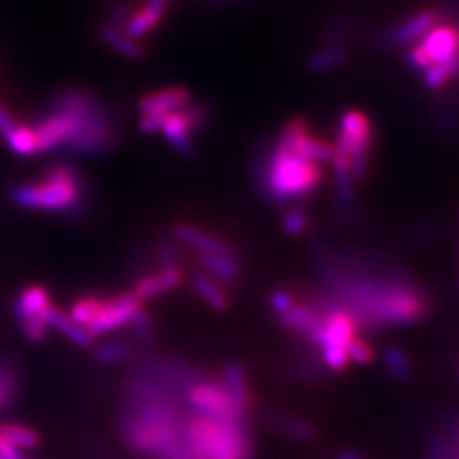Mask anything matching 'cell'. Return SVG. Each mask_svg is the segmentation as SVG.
<instances>
[{
    "label": "cell",
    "instance_id": "1",
    "mask_svg": "<svg viewBox=\"0 0 459 459\" xmlns=\"http://www.w3.org/2000/svg\"><path fill=\"white\" fill-rule=\"evenodd\" d=\"M250 179L263 201L278 210L303 206L324 181V170L298 155L293 148L271 145L257 148L250 160Z\"/></svg>",
    "mask_w": 459,
    "mask_h": 459
},
{
    "label": "cell",
    "instance_id": "2",
    "mask_svg": "<svg viewBox=\"0 0 459 459\" xmlns=\"http://www.w3.org/2000/svg\"><path fill=\"white\" fill-rule=\"evenodd\" d=\"M9 197L22 210L60 213L77 220L89 210L91 184L81 169L60 162L49 165L39 181L14 186Z\"/></svg>",
    "mask_w": 459,
    "mask_h": 459
},
{
    "label": "cell",
    "instance_id": "3",
    "mask_svg": "<svg viewBox=\"0 0 459 459\" xmlns=\"http://www.w3.org/2000/svg\"><path fill=\"white\" fill-rule=\"evenodd\" d=\"M182 441L193 459H248L250 436L244 422L195 413L184 420Z\"/></svg>",
    "mask_w": 459,
    "mask_h": 459
},
{
    "label": "cell",
    "instance_id": "4",
    "mask_svg": "<svg viewBox=\"0 0 459 459\" xmlns=\"http://www.w3.org/2000/svg\"><path fill=\"white\" fill-rule=\"evenodd\" d=\"M373 152V123L358 109L345 111L339 121L337 142L333 153L342 155L349 162L352 181H362L368 174Z\"/></svg>",
    "mask_w": 459,
    "mask_h": 459
},
{
    "label": "cell",
    "instance_id": "5",
    "mask_svg": "<svg viewBox=\"0 0 459 459\" xmlns=\"http://www.w3.org/2000/svg\"><path fill=\"white\" fill-rule=\"evenodd\" d=\"M143 308V301L133 291L119 295L102 296L100 310L96 320L87 327L89 333L96 337H104L121 328L132 325L136 313Z\"/></svg>",
    "mask_w": 459,
    "mask_h": 459
},
{
    "label": "cell",
    "instance_id": "6",
    "mask_svg": "<svg viewBox=\"0 0 459 459\" xmlns=\"http://www.w3.org/2000/svg\"><path fill=\"white\" fill-rule=\"evenodd\" d=\"M184 398L195 413L214 417V419H235L231 411L229 392L221 377L220 379L196 377L186 386Z\"/></svg>",
    "mask_w": 459,
    "mask_h": 459
},
{
    "label": "cell",
    "instance_id": "7",
    "mask_svg": "<svg viewBox=\"0 0 459 459\" xmlns=\"http://www.w3.org/2000/svg\"><path fill=\"white\" fill-rule=\"evenodd\" d=\"M33 132L38 152L65 150L79 132V119L77 116L47 106L45 115L38 119Z\"/></svg>",
    "mask_w": 459,
    "mask_h": 459
},
{
    "label": "cell",
    "instance_id": "8",
    "mask_svg": "<svg viewBox=\"0 0 459 459\" xmlns=\"http://www.w3.org/2000/svg\"><path fill=\"white\" fill-rule=\"evenodd\" d=\"M432 65L449 62L459 55V26L453 24H436L419 43Z\"/></svg>",
    "mask_w": 459,
    "mask_h": 459
},
{
    "label": "cell",
    "instance_id": "9",
    "mask_svg": "<svg viewBox=\"0 0 459 459\" xmlns=\"http://www.w3.org/2000/svg\"><path fill=\"white\" fill-rule=\"evenodd\" d=\"M160 133L165 142L169 143V147L172 148L178 155L186 159H191L195 155L197 134L184 113V108L165 116L164 126Z\"/></svg>",
    "mask_w": 459,
    "mask_h": 459
},
{
    "label": "cell",
    "instance_id": "10",
    "mask_svg": "<svg viewBox=\"0 0 459 459\" xmlns=\"http://www.w3.org/2000/svg\"><path fill=\"white\" fill-rule=\"evenodd\" d=\"M193 100L191 92L184 87H167L152 92L138 100L136 108L143 115H169L186 108Z\"/></svg>",
    "mask_w": 459,
    "mask_h": 459
},
{
    "label": "cell",
    "instance_id": "11",
    "mask_svg": "<svg viewBox=\"0 0 459 459\" xmlns=\"http://www.w3.org/2000/svg\"><path fill=\"white\" fill-rule=\"evenodd\" d=\"M172 235L186 246L196 248L199 254H225L233 252L235 247L229 240L213 235L206 230L197 229L191 223H176L172 227Z\"/></svg>",
    "mask_w": 459,
    "mask_h": 459
},
{
    "label": "cell",
    "instance_id": "12",
    "mask_svg": "<svg viewBox=\"0 0 459 459\" xmlns=\"http://www.w3.org/2000/svg\"><path fill=\"white\" fill-rule=\"evenodd\" d=\"M221 381L229 392L233 417L238 422L247 424V417L250 411V392H248L246 369L240 364H230L223 373Z\"/></svg>",
    "mask_w": 459,
    "mask_h": 459
},
{
    "label": "cell",
    "instance_id": "13",
    "mask_svg": "<svg viewBox=\"0 0 459 459\" xmlns=\"http://www.w3.org/2000/svg\"><path fill=\"white\" fill-rule=\"evenodd\" d=\"M197 263L210 278H213L223 286L237 282L244 273L242 261L237 250L225 254H199Z\"/></svg>",
    "mask_w": 459,
    "mask_h": 459
},
{
    "label": "cell",
    "instance_id": "14",
    "mask_svg": "<svg viewBox=\"0 0 459 459\" xmlns=\"http://www.w3.org/2000/svg\"><path fill=\"white\" fill-rule=\"evenodd\" d=\"M184 282L182 269H159L157 273H147L134 281L133 293L142 301L174 291Z\"/></svg>",
    "mask_w": 459,
    "mask_h": 459
},
{
    "label": "cell",
    "instance_id": "15",
    "mask_svg": "<svg viewBox=\"0 0 459 459\" xmlns=\"http://www.w3.org/2000/svg\"><path fill=\"white\" fill-rule=\"evenodd\" d=\"M437 21H439V11H432V9L419 11L417 14L402 21L396 28L386 34V41L390 45H409L411 41L424 38L437 24Z\"/></svg>",
    "mask_w": 459,
    "mask_h": 459
},
{
    "label": "cell",
    "instance_id": "16",
    "mask_svg": "<svg viewBox=\"0 0 459 459\" xmlns=\"http://www.w3.org/2000/svg\"><path fill=\"white\" fill-rule=\"evenodd\" d=\"M45 322L48 324L49 328L58 330L62 335H65L72 344L81 347V349H91L94 347V337L89 333L87 328L81 327L77 322L70 318L68 313L64 312L62 308L55 307L53 303L49 305L48 310L45 312Z\"/></svg>",
    "mask_w": 459,
    "mask_h": 459
},
{
    "label": "cell",
    "instance_id": "17",
    "mask_svg": "<svg viewBox=\"0 0 459 459\" xmlns=\"http://www.w3.org/2000/svg\"><path fill=\"white\" fill-rule=\"evenodd\" d=\"M99 38L106 47L115 49L116 53H119L121 56H125L128 60H133V62L145 60V55H147L145 48L136 39H133L121 30H116L108 24H100Z\"/></svg>",
    "mask_w": 459,
    "mask_h": 459
},
{
    "label": "cell",
    "instance_id": "18",
    "mask_svg": "<svg viewBox=\"0 0 459 459\" xmlns=\"http://www.w3.org/2000/svg\"><path fill=\"white\" fill-rule=\"evenodd\" d=\"M49 305H51V298H49L48 290L34 284V286L26 288L21 295L17 296L14 312H16L19 322H24L30 318L45 316V312L48 310Z\"/></svg>",
    "mask_w": 459,
    "mask_h": 459
},
{
    "label": "cell",
    "instance_id": "19",
    "mask_svg": "<svg viewBox=\"0 0 459 459\" xmlns=\"http://www.w3.org/2000/svg\"><path fill=\"white\" fill-rule=\"evenodd\" d=\"M191 286L196 293L210 308L214 312H227L230 308V298L227 290L223 284L218 281L210 278L208 274L197 273L191 278Z\"/></svg>",
    "mask_w": 459,
    "mask_h": 459
},
{
    "label": "cell",
    "instance_id": "20",
    "mask_svg": "<svg viewBox=\"0 0 459 459\" xmlns=\"http://www.w3.org/2000/svg\"><path fill=\"white\" fill-rule=\"evenodd\" d=\"M349 58L347 47L322 45L307 58V70L312 74H325L335 66L344 65Z\"/></svg>",
    "mask_w": 459,
    "mask_h": 459
},
{
    "label": "cell",
    "instance_id": "21",
    "mask_svg": "<svg viewBox=\"0 0 459 459\" xmlns=\"http://www.w3.org/2000/svg\"><path fill=\"white\" fill-rule=\"evenodd\" d=\"M333 196L337 210L342 216H351L356 210L354 181L347 169H333Z\"/></svg>",
    "mask_w": 459,
    "mask_h": 459
},
{
    "label": "cell",
    "instance_id": "22",
    "mask_svg": "<svg viewBox=\"0 0 459 459\" xmlns=\"http://www.w3.org/2000/svg\"><path fill=\"white\" fill-rule=\"evenodd\" d=\"M136 354V344L132 339H113L108 341L96 349V359L100 364H121V362L130 361L133 356Z\"/></svg>",
    "mask_w": 459,
    "mask_h": 459
},
{
    "label": "cell",
    "instance_id": "23",
    "mask_svg": "<svg viewBox=\"0 0 459 459\" xmlns=\"http://www.w3.org/2000/svg\"><path fill=\"white\" fill-rule=\"evenodd\" d=\"M155 255L160 269H181V242L170 235H159L155 242Z\"/></svg>",
    "mask_w": 459,
    "mask_h": 459
},
{
    "label": "cell",
    "instance_id": "24",
    "mask_svg": "<svg viewBox=\"0 0 459 459\" xmlns=\"http://www.w3.org/2000/svg\"><path fill=\"white\" fill-rule=\"evenodd\" d=\"M0 436L19 451L34 449L39 444V434L31 427L22 426V424L0 426Z\"/></svg>",
    "mask_w": 459,
    "mask_h": 459
},
{
    "label": "cell",
    "instance_id": "25",
    "mask_svg": "<svg viewBox=\"0 0 459 459\" xmlns=\"http://www.w3.org/2000/svg\"><path fill=\"white\" fill-rule=\"evenodd\" d=\"M162 19L164 17H160L159 14H155L153 11L143 7L142 11H136L134 14H132L123 31L133 39H140V38L147 36L148 33H152L162 22Z\"/></svg>",
    "mask_w": 459,
    "mask_h": 459
},
{
    "label": "cell",
    "instance_id": "26",
    "mask_svg": "<svg viewBox=\"0 0 459 459\" xmlns=\"http://www.w3.org/2000/svg\"><path fill=\"white\" fill-rule=\"evenodd\" d=\"M102 303V296L87 295L79 298L72 307H70V318L77 322L81 327L87 328L98 316Z\"/></svg>",
    "mask_w": 459,
    "mask_h": 459
},
{
    "label": "cell",
    "instance_id": "27",
    "mask_svg": "<svg viewBox=\"0 0 459 459\" xmlns=\"http://www.w3.org/2000/svg\"><path fill=\"white\" fill-rule=\"evenodd\" d=\"M269 422L281 432L291 436L293 439H298V441H310L315 437L312 427L308 426L307 422L296 419V417H288V415H282V413H273L269 417Z\"/></svg>",
    "mask_w": 459,
    "mask_h": 459
},
{
    "label": "cell",
    "instance_id": "28",
    "mask_svg": "<svg viewBox=\"0 0 459 459\" xmlns=\"http://www.w3.org/2000/svg\"><path fill=\"white\" fill-rule=\"evenodd\" d=\"M5 143H7V147L21 157H31V155L38 153L33 126H28V125L19 123L16 130L5 138Z\"/></svg>",
    "mask_w": 459,
    "mask_h": 459
},
{
    "label": "cell",
    "instance_id": "29",
    "mask_svg": "<svg viewBox=\"0 0 459 459\" xmlns=\"http://www.w3.org/2000/svg\"><path fill=\"white\" fill-rule=\"evenodd\" d=\"M281 229L290 237H299L310 229V214L303 206H291L281 220Z\"/></svg>",
    "mask_w": 459,
    "mask_h": 459
},
{
    "label": "cell",
    "instance_id": "30",
    "mask_svg": "<svg viewBox=\"0 0 459 459\" xmlns=\"http://www.w3.org/2000/svg\"><path fill=\"white\" fill-rule=\"evenodd\" d=\"M352 31V21L347 17H335L330 21V24L324 33L322 45H337V47H345L349 36Z\"/></svg>",
    "mask_w": 459,
    "mask_h": 459
},
{
    "label": "cell",
    "instance_id": "31",
    "mask_svg": "<svg viewBox=\"0 0 459 459\" xmlns=\"http://www.w3.org/2000/svg\"><path fill=\"white\" fill-rule=\"evenodd\" d=\"M130 328H132V341L136 345L148 344L153 339V322L145 308L136 313Z\"/></svg>",
    "mask_w": 459,
    "mask_h": 459
},
{
    "label": "cell",
    "instance_id": "32",
    "mask_svg": "<svg viewBox=\"0 0 459 459\" xmlns=\"http://www.w3.org/2000/svg\"><path fill=\"white\" fill-rule=\"evenodd\" d=\"M345 352L351 364H359V366H368L369 362L375 359V349L368 344L359 335L354 337L349 344L345 345Z\"/></svg>",
    "mask_w": 459,
    "mask_h": 459
},
{
    "label": "cell",
    "instance_id": "33",
    "mask_svg": "<svg viewBox=\"0 0 459 459\" xmlns=\"http://www.w3.org/2000/svg\"><path fill=\"white\" fill-rule=\"evenodd\" d=\"M130 17H132V5H130V2H128V0H115V2L109 5L108 13H106L104 24L113 26L116 30H121V31H123Z\"/></svg>",
    "mask_w": 459,
    "mask_h": 459
},
{
    "label": "cell",
    "instance_id": "34",
    "mask_svg": "<svg viewBox=\"0 0 459 459\" xmlns=\"http://www.w3.org/2000/svg\"><path fill=\"white\" fill-rule=\"evenodd\" d=\"M322 351V361L333 373H342L349 368V358L345 352V347H324Z\"/></svg>",
    "mask_w": 459,
    "mask_h": 459
},
{
    "label": "cell",
    "instance_id": "35",
    "mask_svg": "<svg viewBox=\"0 0 459 459\" xmlns=\"http://www.w3.org/2000/svg\"><path fill=\"white\" fill-rule=\"evenodd\" d=\"M21 328H22V333L24 337L33 342V344H39L47 339L48 335V324L45 322V316H38V318H30V320H24L21 322Z\"/></svg>",
    "mask_w": 459,
    "mask_h": 459
},
{
    "label": "cell",
    "instance_id": "36",
    "mask_svg": "<svg viewBox=\"0 0 459 459\" xmlns=\"http://www.w3.org/2000/svg\"><path fill=\"white\" fill-rule=\"evenodd\" d=\"M385 361H386L388 371H390L394 377H407L411 375V364H409L407 356H405L402 351H398V349L386 351Z\"/></svg>",
    "mask_w": 459,
    "mask_h": 459
},
{
    "label": "cell",
    "instance_id": "37",
    "mask_svg": "<svg viewBox=\"0 0 459 459\" xmlns=\"http://www.w3.org/2000/svg\"><path fill=\"white\" fill-rule=\"evenodd\" d=\"M16 392V381L13 375L0 366V411L13 400Z\"/></svg>",
    "mask_w": 459,
    "mask_h": 459
},
{
    "label": "cell",
    "instance_id": "38",
    "mask_svg": "<svg viewBox=\"0 0 459 459\" xmlns=\"http://www.w3.org/2000/svg\"><path fill=\"white\" fill-rule=\"evenodd\" d=\"M269 303H271V308H273V310L278 313L279 316H281V315L290 312V310L295 307L296 298L291 295L290 291L278 290V291H274V293L271 295V298H269Z\"/></svg>",
    "mask_w": 459,
    "mask_h": 459
},
{
    "label": "cell",
    "instance_id": "39",
    "mask_svg": "<svg viewBox=\"0 0 459 459\" xmlns=\"http://www.w3.org/2000/svg\"><path fill=\"white\" fill-rule=\"evenodd\" d=\"M407 62H409V65H411V68L422 70V72H426L429 66H432L430 58L427 56L426 51H424V48H422L419 43L413 45V47L407 51Z\"/></svg>",
    "mask_w": 459,
    "mask_h": 459
},
{
    "label": "cell",
    "instance_id": "40",
    "mask_svg": "<svg viewBox=\"0 0 459 459\" xmlns=\"http://www.w3.org/2000/svg\"><path fill=\"white\" fill-rule=\"evenodd\" d=\"M165 116L167 115H143L140 121V130L145 134L160 133L164 126Z\"/></svg>",
    "mask_w": 459,
    "mask_h": 459
},
{
    "label": "cell",
    "instance_id": "41",
    "mask_svg": "<svg viewBox=\"0 0 459 459\" xmlns=\"http://www.w3.org/2000/svg\"><path fill=\"white\" fill-rule=\"evenodd\" d=\"M19 126V123L16 121V117L11 115L5 106L0 102V136L5 140L11 133L16 130Z\"/></svg>",
    "mask_w": 459,
    "mask_h": 459
},
{
    "label": "cell",
    "instance_id": "42",
    "mask_svg": "<svg viewBox=\"0 0 459 459\" xmlns=\"http://www.w3.org/2000/svg\"><path fill=\"white\" fill-rule=\"evenodd\" d=\"M19 455V449L13 447L0 436V459H16Z\"/></svg>",
    "mask_w": 459,
    "mask_h": 459
},
{
    "label": "cell",
    "instance_id": "43",
    "mask_svg": "<svg viewBox=\"0 0 459 459\" xmlns=\"http://www.w3.org/2000/svg\"><path fill=\"white\" fill-rule=\"evenodd\" d=\"M167 2L169 0H147V9L150 11H153L155 14H159L160 17H165V13H167Z\"/></svg>",
    "mask_w": 459,
    "mask_h": 459
},
{
    "label": "cell",
    "instance_id": "44",
    "mask_svg": "<svg viewBox=\"0 0 459 459\" xmlns=\"http://www.w3.org/2000/svg\"><path fill=\"white\" fill-rule=\"evenodd\" d=\"M339 459H362L359 455H356V453H352V451H345V453H342L341 456H339Z\"/></svg>",
    "mask_w": 459,
    "mask_h": 459
},
{
    "label": "cell",
    "instance_id": "45",
    "mask_svg": "<svg viewBox=\"0 0 459 459\" xmlns=\"http://www.w3.org/2000/svg\"><path fill=\"white\" fill-rule=\"evenodd\" d=\"M16 459H28V458H26V456H24V455H22V453H21V451H19V455H17Z\"/></svg>",
    "mask_w": 459,
    "mask_h": 459
}]
</instances>
